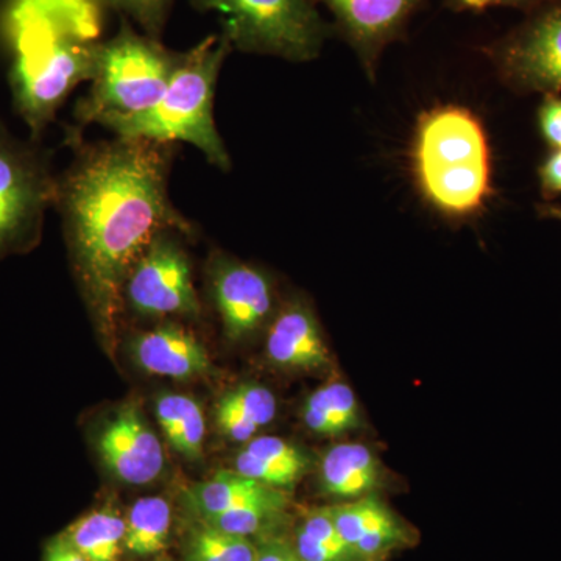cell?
Returning a JSON list of instances; mask_svg holds the SVG:
<instances>
[{
    "mask_svg": "<svg viewBox=\"0 0 561 561\" xmlns=\"http://www.w3.org/2000/svg\"><path fill=\"white\" fill-rule=\"evenodd\" d=\"M57 179L73 271L99 328L113 337L128 272L157 232L192 234V224L169 197L172 144L119 139L83 146Z\"/></svg>",
    "mask_w": 561,
    "mask_h": 561,
    "instance_id": "1",
    "label": "cell"
},
{
    "mask_svg": "<svg viewBox=\"0 0 561 561\" xmlns=\"http://www.w3.org/2000/svg\"><path fill=\"white\" fill-rule=\"evenodd\" d=\"M412 169L421 194L448 217H470L491 197V151L482 122L463 106L445 105L420 117Z\"/></svg>",
    "mask_w": 561,
    "mask_h": 561,
    "instance_id": "2",
    "label": "cell"
},
{
    "mask_svg": "<svg viewBox=\"0 0 561 561\" xmlns=\"http://www.w3.org/2000/svg\"><path fill=\"white\" fill-rule=\"evenodd\" d=\"M231 50L227 36L210 35L191 50L180 51L171 83L153 108L136 116L113 117L102 122V127L119 139L190 142L210 164L230 171L231 158L214 121V94Z\"/></svg>",
    "mask_w": 561,
    "mask_h": 561,
    "instance_id": "3",
    "label": "cell"
},
{
    "mask_svg": "<svg viewBox=\"0 0 561 561\" xmlns=\"http://www.w3.org/2000/svg\"><path fill=\"white\" fill-rule=\"evenodd\" d=\"M179 55L122 18L113 38L95 43L92 87L76 108L79 128L153 108L171 83Z\"/></svg>",
    "mask_w": 561,
    "mask_h": 561,
    "instance_id": "4",
    "label": "cell"
},
{
    "mask_svg": "<svg viewBox=\"0 0 561 561\" xmlns=\"http://www.w3.org/2000/svg\"><path fill=\"white\" fill-rule=\"evenodd\" d=\"M198 11L221 16V35L232 50L272 55L289 61L319 57L332 28L313 0H190Z\"/></svg>",
    "mask_w": 561,
    "mask_h": 561,
    "instance_id": "5",
    "label": "cell"
},
{
    "mask_svg": "<svg viewBox=\"0 0 561 561\" xmlns=\"http://www.w3.org/2000/svg\"><path fill=\"white\" fill-rule=\"evenodd\" d=\"M57 175L39 139L22 140L0 125V257L31 249L57 197Z\"/></svg>",
    "mask_w": 561,
    "mask_h": 561,
    "instance_id": "6",
    "label": "cell"
},
{
    "mask_svg": "<svg viewBox=\"0 0 561 561\" xmlns=\"http://www.w3.org/2000/svg\"><path fill=\"white\" fill-rule=\"evenodd\" d=\"M94 46L76 36H58L44 47L22 54L11 69L14 108L32 131V139L54 121L69 92L94 73Z\"/></svg>",
    "mask_w": 561,
    "mask_h": 561,
    "instance_id": "7",
    "label": "cell"
},
{
    "mask_svg": "<svg viewBox=\"0 0 561 561\" xmlns=\"http://www.w3.org/2000/svg\"><path fill=\"white\" fill-rule=\"evenodd\" d=\"M180 236L186 234L179 230L154 234L125 278L122 308L127 302L133 312L147 319L201 317L202 305L192 279L191 260Z\"/></svg>",
    "mask_w": 561,
    "mask_h": 561,
    "instance_id": "8",
    "label": "cell"
},
{
    "mask_svg": "<svg viewBox=\"0 0 561 561\" xmlns=\"http://www.w3.org/2000/svg\"><path fill=\"white\" fill-rule=\"evenodd\" d=\"M502 79L522 92H561V2L530 13L529 20L490 47Z\"/></svg>",
    "mask_w": 561,
    "mask_h": 561,
    "instance_id": "9",
    "label": "cell"
},
{
    "mask_svg": "<svg viewBox=\"0 0 561 561\" xmlns=\"http://www.w3.org/2000/svg\"><path fill=\"white\" fill-rule=\"evenodd\" d=\"M208 278L210 298L230 341L249 337L272 316L275 291L260 268L217 253L209 260Z\"/></svg>",
    "mask_w": 561,
    "mask_h": 561,
    "instance_id": "10",
    "label": "cell"
},
{
    "mask_svg": "<svg viewBox=\"0 0 561 561\" xmlns=\"http://www.w3.org/2000/svg\"><path fill=\"white\" fill-rule=\"evenodd\" d=\"M99 456L114 478L146 485L164 470L160 438L144 420L138 402L122 405L98 435Z\"/></svg>",
    "mask_w": 561,
    "mask_h": 561,
    "instance_id": "11",
    "label": "cell"
},
{
    "mask_svg": "<svg viewBox=\"0 0 561 561\" xmlns=\"http://www.w3.org/2000/svg\"><path fill=\"white\" fill-rule=\"evenodd\" d=\"M334 16L335 27L359 55L368 73L375 72L382 50L400 39L423 0H313Z\"/></svg>",
    "mask_w": 561,
    "mask_h": 561,
    "instance_id": "12",
    "label": "cell"
},
{
    "mask_svg": "<svg viewBox=\"0 0 561 561\" xmlns=\"http://www.w3.org/2000/svg\"><path fill=\"white\" fill-rule=\"evenodd\" d=\"M131 356L139 368L162 378H201L213 370V362L203 343L176 323L160 324L133 339Z\"/></svg>",
    "mask_w": 561,
    "mask_h": 561,
    "instance_id": "13",
    "label": "cell"
},
{
    "mask_svg": "<svg viewBox=\"0 0 561 561\" xmlns=\"http://www.w3.org/2000/svg\"><path fill=\"white\" fill-rule=\"evenodd\" d=\"M267 354L273 364L291 370H320L331 364L319 323L301 301L287 305L273 321Z\"/></svg>",
    "mask_w": 561,
    "mask_h": 561,
    "instance_id": "14",
    "label": "cell"
},
{
    "mask_svg": "<svg viewBox=\"0 0 561 561\" xmlns=\"http://www.w3.org/2000/svg\"><path fill=\"white\" fill-rule=\"evenodd\" d=\"M184 504L198 519L210 518L219 513L247 507V505H279L286 507L284 490L273 489L247 478L238 471H219L208 481L192 483L184 490Z\"/></svg>",
    "mask_w": 561,
    "mask_h": 561,
    "instance_id": "15",
    "label": "cell"
},
{
    "mask_svg": "<svg viewBox=\"0 0 561 561\" xmlns=\"http://www.w3.org/2000/svg\"><path fill=\"white\" fill-rule=\"evenodd\" d=\"M381 472L375 454L362 443H341L321 461L320 479L327 493L343 500L367 496Z\"/></svg>",
    "mask_w": 561,
    "mask_h": 561,
    "instance_id": "16",
    "label": "cell"
},
{
    "mask_svg": "<svg viewBox=\"0 0 561 561\" xmlns=\"http://www.w3.org/2000/svg\"><path fill=\"white\" fill-rule=\"evenodd\" d=\"M276 398L260 383L247 382L220 398L216 423L231 442L249 443L261 427L276 416Z\"/></svg>",
    "mask_w": 561,
    "mask_h": 561,
    "instance_id": "17",
    "label": "cell"
},
{
    "mask_svg": "<svg viewBox=\"0 0 561 561\" xmlns=\"http://www.w3.org/2000/svg\"><path fill=\"white\" fill-rule=\"evenodd\" d=\"M87 561H119L124 551L125 519L103 508L81 516L62 534Z\"/></svg>",
    "mask_w": 561,
    "mask_h": 561,
    "instance_id": "18",
    "label": "cell"
},
{
    "mask_svg": "<svg viewBox=\"0 0 561 561\" xmlns=\"http://www.w3.org/2000/svg\"><path fill=\"white\" fill-rule=\"evenodd\" d=\"M171 523V505L164 497L149 496L136 501L125 519V551L138 557L165 551Z\"/></svg>",
    "mask_w": 561,
    "mask_h": 561,
    "instance_id": "19",
    "label": "cell"
},
{
    "mask_svg": "<svg viewBox=\"0 0 561 561\" xmlns=\"http://www.w3.org/2000/svg\"><path fill=\"white\" fill-rule=\"evenodd\" d=\"M306 426L319 435H341L359 426L360 416L354 391L345 382H331L313 391L302 409Z\"/></svg>",
    "mask_w": 561,
    "mask_h": 561,
    "instance_id": "20",
    "label": "cell"
},
{
    "mask_svg": "<svg viewBox=\"0 0 561 561\" xmlns=\"http://www.w3.org/2000/svg\"><path fill=\"white\" fill-rule=\"evenodd\" d=\"M330 513L342 540L353 551L354 546L371 531L398 522L393 513L378 497L368 496V494L357 497L356 501L335 505L330 508Z\"/></svg>",
    "mask_w": 561,
    "mask_h": 561,
    "instance_id": "21",
    "label": "cell"
},
{
    "mask_svg": "<svg viewBox=\"0 0 561 561\" xmlns=\"http://www.w3.org/2000/svg\"><path fill=\"white\" fill-rule=\"evenodd\" d=\"M102 7L122 14L154 39H161L175 0H98Z\"/></svg>",
    "mask_w": 561,
    "mask_h": 561,
    "instance_id": "22",
    "label": "cell"
},
{
    "mask_svg": "<svg viewBox=\"0 0 561 561\" xmlns=\"http://www.w3.org/2000/svg\"><path fill=\"white\" fill-rule=\"evenodd\" d=\"M284 508L286 507L267 504L247 505V507L234 508V511L202 519L201 523L213 527V529L227 531V534L250 537V535L260 534L265 527L271 526Z\"/></svg>",
    "mask_w": 561,
    "mask_h": 561,
    "instance_id": "23",
    "label": "cell"
},
{
    "mask_svg": "<svg viewBox=\"0 0 561 561\" xmlns=\"http://www.w3.org/2000/svg\"><path fill=\"white\" fill-rule=\"evenodd\" d=\"M245 449L261 459L271 461L276 467L294 472L300 479L308 471V459L305 454L297 446L280 440L278 437L253 438L247 443Z\"/></svg>",
    "mask_w": 561,
    "mask_h": 561,
    "instance_id": "24",
    "label": "cell"
},
{
    "mask_svg": "<svg viewBox=\"0 0 561 561\" xmlns=\"http://www.w3.org/2000/svg\"><path fill=\"white\" fill-rule=\"evenodd\" d=\"M203 443H205V416H203L201 404L187 397L183 419L171 446L186 459L201 460Z\"/></svg>",
    "mask_w": 561,
    "mask_h": 561,
    "instance_id": "25",
    "label": "cell"
},
{
    "mask_svg": "<svg viewBox=\"0 0 561 561\" xmlns=\"http://www.w3.org/2000/svg\"><path fill=\"white\" fill-rule=\"evenodd\" d=\"M198 527H201L203 537L225 561H256L257 548L249 540V537L213 529L203 523H198Z\"/></svg>",
    "mask_w": 561,
    "mask_h": 561,
    "instance_id": "26",
    "label": "cell"
},
{
    "mask_svg": "<svg viewBox=\"0 0 561 561\" xmlns=\"http://www.w3.org/2000/svg\"><path fill=\"white\" fill-rule=\"evenodd\" d=\"M402 541H405L404 527L401 526L400 522H394L362 538L354 546V553L357 557H371L376 556V553L397 548Z\"/></svg>",
    "mask_w": 561,
    "mask_h": 561,
    "instance_id": "27",
    "label": "cell"
},
{
    "mask_svg": "<svg viewBox=\"0 0 561 561\" xmlns=\"http://www.w3.org/2000/svg\"><path fill=\"white\" fill-rule=\"evenodd\" d=\"M295 551L302 561H350L353 557H357L351 549L324 545L300 529L297 531Z\"/></svg>",
    "mask_w": 561,
    "mask_h": 561,
    "instance_id": "28",
    "label": "cell"
},
{
    "mask_svg": "<svg viewBox=\"0 0 561 561\" xmlns=\"http://www.w3.org/2000/svg\"><path fill=\"white\" fill-rule=\"evenodd\" d=\"M300 530L308 534L309 537L316 538L317 541L324 542V545L351 549L345 545V541L342 540L341 534H339L337 527H335L334 519H332L330 508H321V511L309 513L305 522H302ZM351 551H353V549H351Z\"/></svg>",
    "mask_w": 561,
    "mask_h": 561,
    "instance_id": "29",
    "label": "cell"
},
{
    "mask_svg": "<svg viewBox=\"0 0 561 561\" xmlns=\"http://www.w3.org/2000/svg\"><path fill=\"white\" fill-rule=\"evenodd\" d=\"M538 128L542 139L551 149H561V98L559 94L545 95L538 108Z\"/></svg>",
    "mask_w": 561,
    "mask_h": 561,
    "instance_id": "30",
    "label": "cell"
},
{
    "mask_svg": "<svg viewBox=\"0 0 561 561\" xmlns=\"http://www.w3.org/2000/svg\"><path fill=\"white\" fill-rule=\"evenodd\" d=\"M445 2L456 11H483L493 7H512V9L529 11L530 14L561 0H445Z\"/></svg>",
    "mask_w": 561,
    "mask_h": 561,
    "instance_id": "31",
    "label": "cell"
},
{
    "mask_svg": "<svg viewBox=\"0 0 561 561\" xmlns=\"http://www.w3.org/2000/svg\"><path fill=\"white\" fill-rule=\"evenodd\" d=\"M538 179L546 201L561 195V149H553L538 168Z\"/></svg>",
    "mask_w": 561,
    "mask_h": 561,
    "instance_id": "32",
    "label": "cell"
},
{
    "mask_svg": "<svg viewBox=\"0 0 561 561\" xmlns=\"http://www.w3.org/2000/svg\"><path fill=\"white\" fill-rule=\"evenodd\" d=\"M184 557L187 561H225L221 559L216 549L209 545L208 540L203 537L201 527L195 526L187 535L186 548H184Z\"/></svg>",
    "mask_w": 561,
    "mask_h": 561,
    "instance_id": "33",
    "label": "cell"
},
{
    "mask_svg": "<svg viewBox=\"0 0 561 561\" xmlns=\"http://www.w3.org/2000/svg\"><path fill=\"white\" fill-rule=\"evenodd\" d=\"M256 548V561H302L295 549L279 540H267Z\"/></svg>",
    "mask_w": 561,
    "mask_h": 561,
    "instance_id": "34",
    "label": "cell"
},
{
    "mask_svg": "<svg viewBox=\"0 0 561 561\" xmlns=\"http://www.w3.org/2000/svg\"><path fill=\"white\" fill-rule=\"evenodd\" d=\"M43 561H87L62 535L46 546Z\"/></svg>",
    "mask_w": 561,
    "mask_h": 561,
    "instance_id": "35",
    "label": "cell"
},
{
    "mask_svg": "<svg viewBox=\"0 0 561 561\" xmlns=\"http://www.w3.org/2000/svg\"><path fill=\"white\" fill-rule=\"evenodd\" d=\"M538 213H540L541 217H551V219L561 220V206L546 203V205L538 206Z\"/></svg>",
    "mask_w": 561,
    "mask_h": 561,
    "instance_id": "36",
    "label": "cell"
}]
</instances>
